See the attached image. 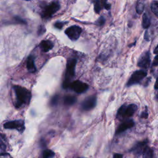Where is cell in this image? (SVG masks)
<instances>
[{"mask_svg":"<svg viewBox=\"0 0 158 158\" xmlns=\"http://www.w3.org/2000/svg\"><path fill=\"white\" fill-rule=\"evenodd\" d=\"M14 89L16 95V101L14 104L16 107L29 104L31 99V93L29 90L18 85L14 86Z\"/></svg>","mask_w":158,"mask_h":158,"instance_id":"1","label":"cell"},{"mask_svg":"<svg viewBox=\"0 0 158 158\" xmlns=\"http://www.w3.org/2000/svg\"><path fill=\"white\" fill-rule=\"evenodd\" d=\"M77 64V60L74 58L69 59L67 60L66 65V72L65 77L63 82V88H67L70 85V79L75 75V66Z\"/></svg>","mask_w":158,"mask_h":158,"instance_id":"2","label":"cell"},{"mask_svg":"<svg viewBox=\"0 0 158 158\" xmlns=\"http://www.w3.org/2000/svg\"><path fill=\"white\" fill-rule=\"evenodd\" d=\"M137 110V106L135 104L129 105L123 104L118 110L117 117L118 118H125L131 117Z\"/></svg>","mask_w":158,"mask_h":158,"instance_id":"3","label":"cell"},{"mask_svg":"<svg viewBox=\"0 0 158 158\" xmlns=\"http://www.w3.org/2000/svg\"><path fill=\"white\" fill-rule=\"evenodd\" d=\"M146 75L147 72L144 70H139L134 72L128 80L127 86H130L131 85L139 83L144 77H146Z\"/></svg>","mask_w":158,"mask_h":158,"instance_id":"4","label":"cell"},{"mask_svg":"<svg viewBox=\"0 0 158 158\" xmlns=\"http://www.w3.org/2000/svg\"><path fill=\"white\" fill-rule=\"evenodd\" d=\"M60 9V4L58 2H52L46 6L42 13V17L45 19L50 18Z\"/></svg>","mask_w":158,"mask_h":158,"instance_id":"5","label":"cell"},{"mask_svg":"<svg viewBox=\"0 0 158 158\" xmlns=\"http://www.w3.org/2000/svg\"><path fill=\"white\" fill-rule=\"evenodd\" d=\"M82 29L80 27L77 25L71 26L67 28L65 31V33L66 34V35L72 41L77 40L79 38Z\"/></svg>","mask_w":158,"mask_h":158,"instance_id":"6","label":"cell"},{"mask_svg":"<svg viewBox=\"0 0 158 158\" xmlns=\"http://www.w3.org/2000/svg\"><path fill=\"white\" fill-rule=\"evenodd\" d=\"M3 126L6 129H15L19 132H23L25 130V123L22 120L9 121L6 122Z\"/></svg>","mask_w":158,"mask_h":158,"instance_id":"7","label":"cell"},{"mask_svg":"<svg viewBox=\"0 0 158 158\" xmlns=\"http://www.w3.org/2000/svg\"><path fill=\"white\" fill-rule=\"evenodd\" d=\"M69 87L78 94L85 93L89 88L88 84L80 80H75L70 83Z\"/></svg>","mask_w":158,"mask_h":158,"instance_id":"8","label":"cell"},{"mask_svg":"<svg viewBox=\"0 0 158 158\" xmlns=\"http://www.w3.org/2000/svg\"><path fill=\"white\" fill-rule=\"evenodd\" d=\"M97 98L95 95L89 96L86 98L81 104V108L83 110H90L93 109L96 105Z\"/></svg>","mask_w":158,"mask_h":158,"instance_id":"9","label":"cell"},{"mask_svg":"<svg viewBox=\"0 0 158 158\" xmlns=\"http://www.w3.org/2000/svg\"><path fill=\"white\" fill-rule=\"evenodd\" d=\"M150 64L151 57L149 52L148 51L143 52L139 58L138 61V66L143 69H147L149 67Z\"/></svg>","mask_w":158,"mask_h":158,"instance_id":"10","label":"cell"},{"mask_svg":"<svg viewBox=\"0 0 158 158\" xmlns=\"http://www.w3.org/2000/svg\"><path fill=\"white\" fill-rule=\"evenodd\" d=\"M94 9L96 13L99 14L102 8L109 10L110 4L107 3V0H94Z\"/></svg>","mask_w":158,"mask_h":158,"instance_id":"11","label":"cell"},{"mask_svg":"<svg viewBox=\"0 0 158 158\" xmlns=\"http://www.w3.org/2000/svg\"><path fill=\"white\" fill-rule=\"evenodd\" d=\"M134 125H135V122H133V120L130 119V120L124 121L116 129L115 135H119L124 132L125 130L133 127Z\"/></svg>","mask_w":158,"mask_h":158,"instance_id":"12","label":"cell"},{"mask_svg":"<svg viewBox=\"0 0 158 158\" xmlns=\"http://www.w3.org/2000/svg\"><path fill=\"white\" fill-rule=\"evenodd\" d=\"M147 143H148L147 140H144L143 141L139 142L136 145H135L131 148V149L130 151L132 152H133V154L135 155L139 156V155L142 154V152H143L144 148L147 146Z\"/></svg>","mask_w":158,"mask_h":158,"instance_id":"13","label":"cell"},{"mask_svg":"<svg viewBox=\"0 0 158 158\" xmlns=\"http://www.w3.org/2000/svg\"><path fill=\"white\" fill-rule=\"evenodd\" d=\"M54 46L52 41L50 40H43L40 44V47L43 52H48L51 50Z\"/></svg>","mask_w":158,"mask_h":158,"instance_id":"14","label":"cell"},{"mask_svg":"<svg viewBox=\"0 0 158 158\" xmlns=\"http://www.w3.org/2000/svg\"><path fill=\"white\" fill-rule=\"evenodd\" d=\"M27 68L28 70L31 73H34L36 71V69L34 62V59L31 56H30L27 59Z\"/></svg>","mask_w":158,"mask_h":158,"instance_id":"15","label":"cell"},{"mask_svg":"<svg viewBox=\"0 0 158 158\" xmlns=\"http://www.w3.org/2000/svg\"><path fill=\"white\" fill-rule=\"evenodd\" d=\"M77 101V98L72 95H67L64 98V103L65 106H69L74 104Z\"/></svg>","mask_w":158,"mask_h":158,"instance_id":"16","label":"cell"},{"mask_svg":"<svg viewBox=\"0 0 158 158\" xmlns=\"http://www.w3.org/2000/svg\"><path fill=\"white\" fill-rule=\"evenodd\" d=\"M142 155L143 158H154L153 150L149 146H146L142 152Z\"/></svg>","mask_w":158,"mask_h":158,"instance_id":"17","label":"cell"},{"mask_svg":"<svg viewBox=\"0 0 158 158\" xmlns=\"http://www.w3.org/2000/svg\"><path fill=\"white\" fill-rule=\"evenodd\" d=\"M151 25V20L149 17H148V14L144 13L143 15V20H142V26L144 29H147Z\"/></svg>","mask_w":158,"mask_h":158,"instance_id":"18","label":"cell"},{"mask_svg":"<svg viewBox=\"0 0 158 158\" xmlns=\"http://www.w3.org/2000/svg\"><path fill=\"white\" fill-rule=\"evenodd\" d=\"M6 149V138L4 135L0 133V151H4Z\"/></svg>","mask_w":158,"mask_h":158,"instance_id":"19","label":"cell"},{"mask_svg":"<svg viewBox=\"0 0 158 158\" xmlns=\"http://www.w3.org/2000/svg\"><path fill=\"white\" fill-rule=\"evenodd\" d=\"M144 9V3L142 0L138 1L136 5V11L138 14H140L143 12Z\"/></svg>","mask_w":158,"mask_h":158,"instance_id":"20","label":"cell"},{"mask_svg":"<svg viewBox=\"0 0 158 158\" xmlns=\"http://www.w3.org/2000/svg\"><path fill=\"white\" fill-rule=\"evenodd\" d=\"M54 155V152L51 149H45L43 152V158H52Z\"/></svg>","mask_w":158,"mask_h":158,"instance_id":"21","label":"cell"},{"mask_svg":"<svg viewBox=\"0 0 158 158\" xmlns=\"http://www.w3.org/2000/svg\"><path fill=\"white\" fill-rule=\"evenodd\" d=\"M151 9L154 14L158 17V2L157 1H153L151 3Z\"/></svg>","mask_w":158,"mask_h":158,"instance_id":"22","label":"cell"},{"mask_svg":"<svg viewBox=\"0 0 158 158\" xmlns=\"http://www.w3.org/2000/svg\"><path fill=\"white\" fill-rule=\"evenodd\" d=\"M105 21H106V20H105L104 17H102V16H101V17L97 20V21L96 22V24L98 25H102L104 24Z\"/></svg>","mask_w":158,"mask_h":158,"instance_id":"23","label":"cell"},{"mask_svg":"<svg viewBox=\"0 0 158 158\" xmlns=\"http://www.w3.org/2000/svg\"><path fill=\"white\" fill-rule=\"evenodd\" d=\"M58 99H59L58 95L54 96V97L52 98V99L51 101V104L52 106H56L58 102Z\"/></svg>","mask_w":158,"mask_h":158,"instance_id":"24","label":"cell"},{"mask_svg":"<svg viewBox=\"0 0 158 158\" xmlns=\"http://www.w3.org/2000/svg\"><path fill=\"white\" fill-rule=\"evenodd\" d=\"M46 31V28L43 25H40L38 28V35H42L44 32Z\"/></svg>","mask_w":158,"mask_h":158,"instance_id":"25","label":"cell"},{"mask_svg":"<svg viewBox=\"0 0 158 158\" xmlns=\"http://www.w3.org/2000/svg\"><path fill=\"white\" fill-rule=\"evenodd\" d=\"M64 25V22H57L54 23V27L56 28H58V29H61L63 26Z\"/></svg>","mask_w":158,"mask_h":158,"instance_id":"26","label":"cell"},{"mask_svg":"<svg viewBox=\"0 0 158 158\" xmlns=\"http://www.w3.org/2000/svg\"><path fill=\"white\" fill-rule=\"evenodd\" d=\"M0 158H12L11 156L6 152H2L0 153Z\"/></svg>","mask_w":158,"mask_h":158,"instance_id":"27","label":"cell"},{"mask_svg":"<svg viewBox=\"0 0 158 158\" xmlns=\"http://www.w3.org/2000/svg\"><path fill=\"white\" fill-rule=\"evenodd\" d=\"M14 19H15V20L17 21L18 23H23V24H26V23H27L25 20H23V19H21V18L19 17H15L14 18Z\"/></svg>","mask_w":158,"mask_h":158,"instance_id":"28","label":"cell"},{"mask_svg":"<svg viewBox=\"0 0 158 158\" xmlns=\"http://www.w3.org/2000/svg\"><path fill=\"white\" fill-rule=\"evenodd\" d=\"M148 117V110H147V109H146V110H144V111L141 113V117L142 118H147Z\"/></svg>","mask_w":158,"mask_h":158,"instance_id":"29","label":"cell"},{"mask_svg":"<svg viewBox=\"0 0 158 158\" xmlns=\"http://www.w3.org/2000/svg\"><path fill=\"white\" fill-rule=\"evenodd\" d=\"M152 65V66H157V65H158V54L154 57Z\"/></svg>","mask_w":158,"mask_h":158,"instance_id":"30","label":"cell"},{"mask_svg":"<svg viewBox=\"0 0 158 158\" xmlns=\"http://www.w3.org/2000/svg\"><path fill=\"white\" fill-rule=\"evenodd\" d=\"M123 156L121 154H118V153H115L113 155V158H122Z\"/></svg>","mask_w":158,"mask_h":158,"instance_id":"31","label":"cell"},{"mask_svg":"<svg viewBox=\"0 0 158 158\" xmlns=\"http://www.w3.org/2000/svg\"><path fill=\"white\" fill-rule=\"evenodd\" d=\"M154 88H155V89H158V77H157V78L156 79V83H155V85H154Z\"/></svg>","mask_w":158,"mask_h":158,"instance_id":"32","label":"cell"},{"mask_svg":"<svg viewBox=\"0 0 158 158\" xmlns=\"http://www.w3.org/2000/svg\"><path fill=\"white\" fill-rule=\"evenodd\" d=\"M154 53L156 54H158V45L155 48L154 50Z\"/></svg>","mask_w":158,"mask_h":158,"instance_id":"33","label":"cell"}]
</instances>
